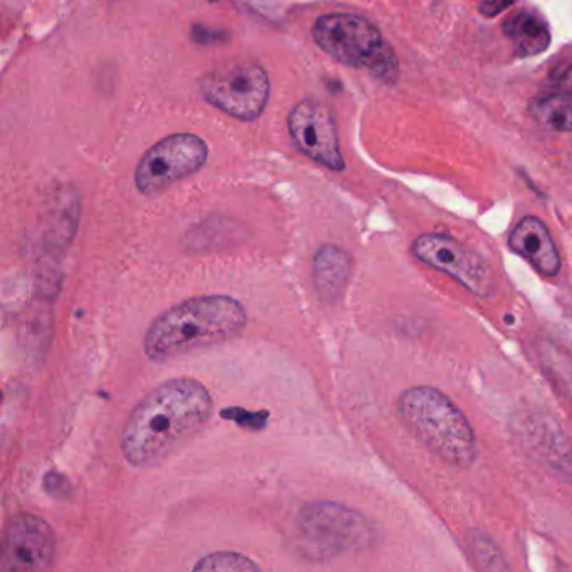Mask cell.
Wrapping results in <instances>:
<instances>
[{
    "instance_id": "6da1fadb",
    "label": "cell",
    "mask_w": 572,
    "mask_h": 572,
    "mask_svg": "<svg viewBox=\"0 0 572 572\" xmlns=\"http://www.w3.org/2000/svg\"><path fill=\"white\" fill-rule=\"evenodd\" d=\"M214 400L200 381L175 378L158 385L133 408L121 432V452L133 467L172 456L210 420Z\"/></svg>"
},
{
    "instance_id": "7a4b0ae2",
    "label": "cell",
    "mask_w": 572,
    "mask_h": 572,
    "mask_svg": "<svg viewBox=\"0 0 572 572\" xmlns=\"http://www.w3.org/2000/svg\"><path fill=\"white\" fill-rule=\"evenodd\" d=\"M246 307L228 295H200L169 307L145 334V354L161 362L219 344L246 327Z\"/></svg>"
},
{
    "instance_id": "3957f363",
    "label": "cell",
    "mask_w": 572,
    "mask_h": 572,
    "mask_svg": "<svg viewBox=\"0 0 572 572\" xmlns=\"http://www.w3.org/2000/svg\"><path fill=\"white\" fill-rule=\"evenodd\" d=\"M398 412L409 432L443 461L468 468L477 460V438L467 416L440 389H406L398 400Z\"/></svg>"
},
{
    "instance_id": "277c9868",
    "label": "cell",
    "mask_w": 572,
    "mask_h": 572,
    "mask_svg": "<svg viewBox=\"0 0 572 572\" xmlns=\"http://www.w3.org/2000/svg\"><path fill=\"white\" fill-rule=\"evenodd\" d=\"M315 44L342 64L368 69L373 76L391 84L400 66L393 47L376 26L354 14H327L313 27Z\"/></svg>"
},
{
    "instance_id": "5b68a950",
    "label": "cell",
    "mask_w": 572,
    "mask_h": 572,
    "mask_svg": "<svg viewBox=\"0 0 572 572\" xmlns=\"http://www.w3.org/2000/svg\"><path fill=\"white\" fill-rule=\"evenodd\" d=\"M202 96L228 116L252 121L269 101L270 82L266 69L252 61H227L200 79Z\"/></svg>"
},
{
    "instance_id": "8992f818",
    "label": "cell",
    "mask_w": 572,
    "mask_h": 572,
    "mask_svg": "<svg viewBox=\"0 0 572 572\" xmlns=\"http://www.w3.org/2000/svg\"><path fill=\"white\" fill-rule=\"evenodd\" d=\"M207 158L208 146L200 136L192 133L169 135L151 146L138 163L136 188L143 195H158L176 181L199 172Z\"/></svg>"
},
{
    "instance_id": "52a82bcc",
    "label": "cell",
    "mask_w": 572,
    "mask_h": 572,
    "mask_svg": "<svg viewBox=\"0 0 572 572\" xmlns=\"http://www.w3.org/2000/svg\"><path fill=\"white\" fill-rule=\"evenodd\" d=\"M299 528L315 544L322 555H338L365 547L371 540V526L359 512L339 504H311L299 512Z\"/></svg>"
},
{
    "instance_id": "ba28073f",
    "label": "cell",
    "mask_w": 572,
    "mask_h": 572,
    "mask_svg": "<svg viewBox=\"0 0 572 572\" xmlns=\"http://www.w3.org/2000/svg\"><path fill=\"white\" fill-rule=\"evenodd\" d=\"M413 255L432 269L443 272L479 297L494 290V274L487 260L452 237L420 235L412 246Z\"/></svg>"
},
{
    "instance_id": "9c48e42d",
    "label": "cell",
    "mask_w": 572,
    "mask_h": 572,
    "mask_svg": "<svg viewBox=\"0 0 572 572\" xmlns=\"http://www.w3.org/2000/svg\"><path fill=\"white\" fill-rule=\"evenodd\" d=\"M287 128L304 155L334 172L344 169L336 121L326 104L315 100L297 102L287 118Z\"/></svg>"
},
{
    "instance_id": "30bf717a",
    "label": "cell",
    "mask_w": 572,
    "mask_h": 572,
    "mask_svg": "<svg viewBox=\"0 0 572 572\" xmlns=\"http://www.w3.org/2000/svg\"><path fill=\"white\" fill-rule=\"evenodd\" d=\"M56 557V535L44 519L24 514L10 520L2 544V571L50 569Z\"/></svg>"
},
{
    "instance_id": "8fae6325",
    "label": "cell",
    "mask_w": 572,
    "mask_h": 572,
    "mask_svg": "<svg viewBox=\"0 0 572 572\" xmlns=\"http://www.w3.org/2000/svg\"><path fill=\"white\" fill-rule=\"evenodd\" d=\"M508 246L542 275L555 277L561 272V255L554 239L547 225L537 216H524L508 237Z\"/></svg>"
},
{
    "instance_id": "7c38bea8",
    "label": "cell",
    "mask_w": 572,
    "mask_h": 572,
    "mask_svg": "<svg viewBox=\"0 0 572 572\" xmlns=\"http://www.w3.org/2000/svg\"><path fill=\"white\" fill-rule=\"evenodd\" d=\"M349 254L336 246L319 248L313 264L314 286L322 302L334 304L344 294L351 275Z\"/></svg>"
},
{
    "instance_id": "4fadbf2b",
    "label": "cell",
    "mask_w": 572,
    "mask_h": 572,
    "mask_svg": "<svg viewBox=\"0 0 572 572\" xmlns=\"http://www.w3.org/2000/svg\"><path fill=\"white\" fill-rule=\"evenodd\" d=\"M504 33L512 41L517 54L524 57L539 56L551 44L549 26L531 10H520L510 15L504 24Z\"/></svg>"
},
{
    "instance_id": "5bb4252c",
    "label": "cell",
    "mask_w": 572,
    "mask_h": 572,
    "mask_svg": "<svg viewBox=\"0 0 572 572\" xmlns=\"http://www.w3.org/2000/svg\"><path fill=\"white\" fill-rule=\"evenodd\" d=\"M531 113L552 131H572V96L561 93L544 94L531 102Z\"/></svg>"
},
{
    "instance_id": "9a60e30c",
    "label": "cell",
    "mask_w": 572,
    "mask_h": 572,
    "mask_svg": "<svg viewBox=\"0 0 572 572\" xmlns=\"http://www.w3.org/2000/svg\"><path fill=\"white\" fill-rule=\"evenodd\" d=\"M260 567L250 557L237 552H216L200 559L193 571H259Z\"/></svg>"
},
{
    "instance_id": "2e32d148",
    "label": "cell",
    "mask_w": 572,
    "mask_h": 572,
    "mask_svg": "<svg viewBox=\"0 0 572 572\" xmlns=\"http://www.w3.org/2000/svg\"><path fill=\"white\" fill-rule=\"evenodd\" d=\"M473 552H475V559L479 562V566L482 569L487 571H502L508 569V566L505 564L502 554H500L499 549L495 547V544L492 542L490 539L480 537L477 535L472 542Z\"/></svg>"
},
{
    "instance_id": "e0dca14e",
    "label": "cell",
    "mask_w": 572,
    "mask_h": 572,
    "mask_svg": "<svg viewBox=\"0 0 572 572\" xmlns=\"http://www.w3.org/2000/svg\"><path fill=\"white\" fill-rule=\"evenodd\" d=\"M222 418L234 420L240 425V427H246L250 430H262L264 427H266L269 413H267L266 409L254 413L243 408H227L222 412Z\"/></svg>"
},
{
    "instance_id": "ac0fdd59",
    "label": "cell",
    "mask_w": 572,
    "mask_h": 572,
    "mask_svg": "<svg viewBox=\"0 0 572 572\" xmlns=\"http://www.w3.org/2000/svg\"><path fill=\"white\" fill-rule=\"evenodd\" d=\"M44 488L53 497H56V499H62V500L68 499V495L71 492L69 480L57 472H49L44 477Z\"/></svg>"
},
{
    "instance_id": "d6986e66",
    "label": "cell",
    "mask_w": 572,
    "mask_h": 572,
    "mask_svg": "<svg viewBox=\"0 0 572 572\" xmlns=\"http://www.w3.org/2000/svg\"><path fill=\"white\" fill-rule=\"evenodd\" d=\"M552 84H554L555 93L572 96V66L555 73L554 79H552Z\"/></svg>"
},
{
    "instance_id": "ffe728a7",
    "label": "cell",
    "mask_w": 572,
    "mask_h": 572,
    "mask_svg": "<svg viewBox=\"0 0 572 572\" xmlns=\"http://www.w3.org/2000/svg\"><path fill=\"white\" fill-rule=\"evenodd\" d=\"M514 2L515 0H485L482 6H480V12L483 15H487V17H495V15L507 10Z\"/></svg>"
}]
</instances>
